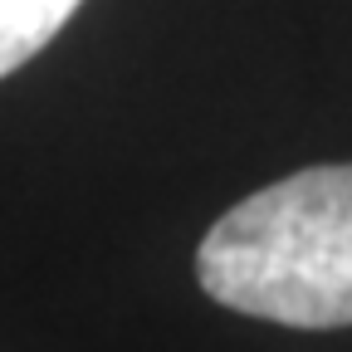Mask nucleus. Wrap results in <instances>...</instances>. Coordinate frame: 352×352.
Returning <instances> with one entry per match:
<instances>
[{"label":"nucleus","instance_id":"2","mask_svg":"<svg viewBox=\"0 0 352 352\" xmlns=\"http://www.w3.org/2000/svg\"><path fill=\"white\" fill-rule=\"evenodd\" d=\"M74 10L78 0H0V78L34 59Z\"/></svg>","mask_w":352,"mask_h":352},{"label":"nucleus","instance_id":"1","mask_svg":"<svg viewBox=\"0 0 352 352\" xmlns=\"http://www.w3.org/2000/svg\"><path fill=\"white\" fill-rule=\"evenodd\" d=\"M201 289L284 328H352V166H308L230 206L196 250Z\"/></svg>","mask_w":352,"mask_h":352}]
</instances>
